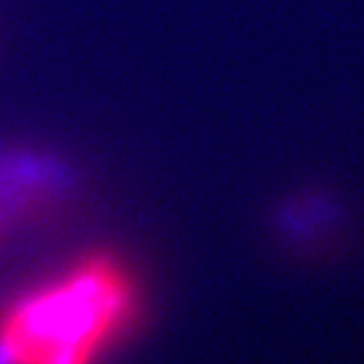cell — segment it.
I'll return each instance as SVG.
<instances>
[{"instance_id": "obj_1", "label": "cell", "mask_w": 364, "mask_h": 364, "mask_svg": "<svg viewBox=\"0 0 364 364\" xmlns=\"http://www.w3.org/2000/svg\"><path fill=\"white\" fill-rule=\"evenodd\" d=\"M136 286L109 253H93L0 314V364H95L130 324Z\"/></svg>"}, {"instance_id": "obj_2", "label": "cell", "mask_w": 364, "mask_h": 364, "mask_svg": "<svg viewBox=\"0 0 364 364\" xmlns=\"http://www.w3.org/2000/svg\"><path fill=\"white\" fill-rule=\"evenodd\" d=\"M282 245L308 261L338 253L358 227L356 207L336 184L308 181L282 198L273 217Z\"/></svg>"}]
</instances>
